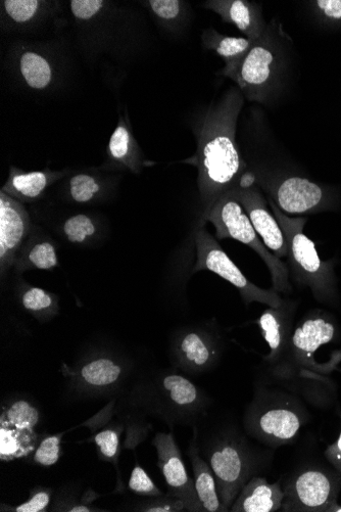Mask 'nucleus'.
Returning a JSON list of instances; mask_svg holds the SVG:
<instances>
[{
  "instance_id": "f257e3e1",
  "label": "nucleus",
  "mask_w": 341,
  "mask_h": 512,
  "mask_svg": "<svg viewBox=\"0 0 341 512\" xmlns=\"http://www.w3.org/2000/svg\"><path fill=\"white\" fill-rule=\"evenodd\" d=\"M245 105L240 89L231 87L203 115L197 127V155L193 165L199 170V190L203 214L227 192L236 188L248 164L236 142L237 122Z\"/></svg>"
},
{
  "instance_id": "f03ea898",
  "label": "nucleus",
  "mask_w": 341,
  "mask_h": 512,
  "mask_svg": "<svg viewBox=\"0 0 341 512\" xmlns=\"http://www.w3.org/2000/svg\"><path fill=\"white\" fill-rule=\"evenodd\" d=\"M198 445L214 473L225 511L252 478L269 471L275 452L233 425L216 430Z\"/></svg>"
},
{
  "instance_id": "7ed1b4c3",
  "label": "nucleus",
  "mask_w": 341,
  "mask_h": 512,
  "mask_svg": "<svg viewBox=\"0 0 341 512\" xmlns=\"http://www.w3.org/2000/svg\"><path fill=\"white\" fill-rule=\"evenodd\" d=\"M309 414L296 392L283 386H258L243 416V429L260 444L274 450L294 442Z\"/></svg>"
},
{
  "instance_id": "20e7f679",
  "label": "nucleus",
  "mask_w": 341,
  "mask_h": 512,
  "mask_svg": "<svg viewBox=\"0 0 341 512\" xmlns=\"http://www.w3.org/2000/svg\"><path fill=\"white\" fill-rule=\"evenodd\" d=\"M269 206L277 218L287 244L286 265L298 287L309 288L316 301L330 306L339 304L334 260L323 261L314 242L306 236L307 217H290L270 199Z\"/></svg>"
},
{
  "instance_id": "39448f33",
  "label": "nucleus",
  "mask_w": 341,
  "mask_h": 512,
  "mask_svg": "<svg viewBox=\"0 0 341 512\" xmlns=\"http://www.w3.org/2000/svg\"><path fill=\"white\" fill-rule=\"evenodd\" d=\"M338 337L335 319L323 310H313L296 324L283 360L267 369L279 385L296 391L302 381H316L328 372L317 361L318 352Z\"/></svg>"
},
{
  "instance_id": "423d86ee",
  "label": "nucleus",
  "mask_w": 341,
  "mask_h": 512,
  "mask_svg": "<svg viewBox=\"0 0 341 512\" xmlns=\"http://www.w3.org/2000/svg\"><path fill=\"white\" fill-rule=\"evenodd\" d=\"M288 42L281 23L273 19L231 77L248 101L268 104L276 97L287 69Z\"/></svg>"
},
{
  "instance_id": "0eeeda50",
  "label": "nucleus",
  "mask_w": 341,
  "mask_h": 512,
  "mask_svg": "<svg viewBox=\"0 0 341 512\" xmlns=\"http://www.w3.org/2000/svg\"><path fill=\"white\" fill-rule=\"evenodd\" d=\"M202 220L211 222L219 241L232 239L254 250L268 267L273 290L289 295L292 293L289 270L285 262L277 258L264 245L252 221L232 191L224 194Z\"/></svg>"
},
{
  "instance_id": "6e6552de",
  "label": "nucleus",
  "mask_w": 341,
  "mask_h": 512,
  "mask_svg": "<svg viewBox=\"0 0 341 512\" xmlns=\"http://www.w3.org/2000/svg\"><path fill=\"white\" fill-rule=\"evenodd\" d=\"M255 182L283 213L307 215L330 211L339 203L330 186L307 177L270 171H252Z\"/></svg>"
},
{
  "instance_id": "1a4fd4ad",
  "label": "nucleus",
  "mask_w": 341,
  "mask_h": 512,
  "mask_svg": "<svg viewBox=\"0 0 341 512\" xmlns=\"http://www.w3.org/2000/svg\"><path fill=\"white\" fill-rule=\"evenodd\" d=\"M150 403L169 425H192L204 416L210 399L186 377L169 371L150 388Z\"/></svg>"
},
{
  "instance_id": "9d476101",
  "label": "nucleus",
  "mask_w": 341,
  "mask_h": 512,
  "mask_svg": "<svg viewBox=\"0 0 341 512\" xmlns=\"http://www.w3.org/2000/svg\"><path fill=\"white\" fill-rule=\"evenodd\" d=\"M205 223L202 220L194 232L197 262L193 272L209 270L219 275L239 292L246 305L258 302L269 307H279L283 303L279 294L273 289L265 290L253 284L225 253L215 238L210 235Z\"/></svg>"
},
{
  "instance_id": "9b49d317",
  "label": "nucleus",
  "mask_w": 341,
  "mask_h": 512,
  "mask_svg": "<svg viewBox=\"0 0 341 512\" xmlns=\"http://www.w3.org/2000/svg\"><path fill=\"white\" fill-rule=\"evenodd\" d=\"M283 512H327L337 501L341 475L335 470L306 465L291 472L282 484Z\"/></svg>"
},
{
  "instance_id": "f8f14e48",
  "label": "nucleus",
  "mask_w": 341,
  "mask_h": 512,
  "mask_svg": "<svg viewBox=\"0 0 341 512\" xmlns=\"http://www.w3.org/2000/svg\"><path fill=\"white\" fill-rule=\"evenodd\" d=\"M231 191L249 215L268 250L279 259L286 258L288 251L283 230L268 200L256 184L253 172L248 171L243 175L239 184Z\"/></svg>"
},
{
  "instance_id": "ddd939ff",
  "label": "nucleus",
  "mask_w": 341,
  "mask_h": 512,
  "mask_svg": "<svg viewBox=\"0 0 341 512\" xmlns=\"http://www.w3.org/2000/svg\"><path fill=\"white\" fill-rule=\"evenodd\" d=\"M221 345L209 330L189 328L180 331L172 343V357L185 374L202 375L219 361Z\"/></svg>"
},
{
  "instance_id": "4468645a",
  "label": "nucleus",
  "mask_w": 341,
  "mask_h": 512,
  "mask_svg": "<svg viewBox=\"0 0 341 512\" xmlns=\"http://www.w3.org/2000/svg\"><path fill=\"white\" fill-rule=\"evenodd\" d=\"M153 445L158 453L161 470L171 496L181 500L186 511H205L194 482L187 474L181 451L172 433L157 434Z\"/></svg>"
},
{
  "instance_id": "2eb2a0df",
  "label": "nucleus",
  "mask_w": 341,
  "mask_h": 512,
  "mask_svg": "<svg viewBox=\"0 0 341 512\" xmlns=\"http://www.w3.org/2000/svg\"><path fill=\"white\" fill-rule=\"evenodd\" d=\"M299 303L294 300H283L279 307H269L256 321L261 334L270 348L264 357L267 369L278 365L286 355L292 334L295 331V318Z\"/></svg>"
},
{
  "instance_id": "dca6fc26",
  "label": "nucleus",
  "mask_w": 341,
  "mask_h": 512,
  "mask_svg": "<svg viewBox=\"0 0 341 512\" xmlns=\"http://www.w3.org/2000/svg\"><path fill=\"white\" fill-rule=\"evenodd\" d=\"M30 230V218L23 205L10 195L0 193V264L11 267Z\"/></svg>"
},
{
  "instance_id": "f3484780",
  "label": "nucleus",
  "mask_w": 341,
  "mask_h": 512,
  "mask_svg": "<svg viewBox=\"0 0 341 512\" xmlns=\"http://www.w3.org/2000/svg\"><path fill=\"white\" fill-rule=\"evenodd\" d=\"M204 7L254 41L260 39L268 27L262 7L249 0H210Z\"/></svg>"
},
{
  "instance_id": "a211bd4d",
  "label": "nucleus",
  "mask_w": 341,
  "mask_h": 512,
  "mask_svg": "<svg viewBox=\"0 0 341 512\" xmlns=\"http://www.w3.org/2000/svg\"><path fill=\"white\" fill-rule=\"evenodd\" d=\"M283 500L281 481L271 484L264 477L256 476L241 489L230 511L275 512L281 510Z\"/></svg>"
},
{
  "instance_id": "6ab92c4d",
  "label": "nucleus",
  "mask_w": 341,
  "mask_h": 512,
  "mask_svg": "<svg viewBox=\"0 0 341 512\" xmlns=\"http://www.w3.org/2000/svg\"><path fill=\"white\" fill-rule=\"evenodd\" d=\"M202 39L205 48L215 52L225 62V67L220 74L230 79L256 42L247 37L223 35L214 29L206 30Z\"/></svg>"
},
{
  "instance_id": "aec40b11",
  "label": "nucleus",
  "mask_w": 341,
  "mask_h": 512,
  "mask_svg": "<svg viewBox=\"0 0 341 512\" xmlns=\"http://www.w3.org/2000/svg\"><path fill=\"white\" fill-rule=\"evenodd\" d=\"M187 454L194 474V487H196L205 511H225L219 497L214 473L208 461L202 456L196 437L190 442Z\"/></svg>"
},
{
  "instance_id": "412c9836",
  "label": "nucleus",
  "mask_w": 341,
  "mask_h": 512,
  "mask_svg": "<svg viewBox=\"0 0 341 512\" xmlns=\"http://www.w3.org/2000/svg\"><path fill=\"white\" fill-rule=\"evenodd\" d=\"M63 173L50 171L22 172L12 168L3 192L13 198L33 201L39 198L53 181L62 177Z\"/></svg>"
},
{
  "instance_id": "4be33fe9",
  "label": "nucleus",
  "mask_w": 341,
  "mask_h": 512,
  "mask_svg": "<svg viewBox=\"0 0 341 512\" xmlns=\"http://www.w3.org/2000/svg\"><path fill=\"white\" fill-rule=\"evenodd\" d=\"M122 375V365L109 357L92 359L79 370L81 383L93 390L112 388L121 380Z\"/></svg>"
},
{
  "instance_id": "5701e85b",
  "label": "nucleus",
  "mask_w": 341,
  "mask_h": 512,
  "mask_svg": "<svg viewBox=\"0 0 341 512\" xmlns=\"http://www.w3.org/2000/svg\"><path fill=\"white\" fill-rule=\"evenodd\" d=\"M37 435L34 430H20L0 426V459L12 461L34 452Z\"/></svg>"
},
{
  "instance_id": "b1692460",
  "label": "nucleus",
  "mask_w": 341,
  "mask_h": 512,
  "mask_svg": "<svg viewBox=\"0 0 341 512\" xmlns=\"http://www.w3.org/2000/svg\"><path fill=\"white\" fill-rule=\"evenodd\" d=\"M109 152L112 159L126 166L134 173L140 171L136 145L131 132L123 122L119 123L111 136Z\"/></svg>"
},
{
  "instance_id": "393cba45",
  "label": "nucleus",
  "mask_w": 341,
  "mask_h": 512,
  "mask_svg": "<svg viewBox=\"0 0 341 512\" xmlns=\"http://www.w3.org/2000/svg\"><path fill=\"white\" fill-rule=\"evenodd\" d=\"M40 412L31 402L16 400L5 405L0 416V426L20 430H34L39 424Z\"/></svg>"
},
{
  "instance_id": "a878e982",
  "label": "nucleus",
  "mask_w": 341,
  "mask_h": 512,
  "mask_svg": "<svg viewBox=\"0 0 341 512\" xmlns=\"http://www.w3.org/2000/svg\"><path fill=\"white\" fill-rule=\"evenodd\" d=\"M20 68L26 83L33 89H44L52 82V67L41 55L25 53L21 58Z\"/></svg>"
},
{
  "instance_id": "bb28decb",
  "label": "nucleus",
  "mask_w": 341,
  "mask_h": 512,
  "mask_svg": "<svg viewBox=\"0 0 341 512\" xmlns=\"http://www.w3.org/2000/svg\"><path fill=\"white\" fill-rule=\"evenodd\" d=\"M148 4L155 17L168 27H178L186 17V3L179 0H151Z\"/></svg>"
},
{
  "instance_id": "cd10ccee",
  "label": "nucleus",
  "mask_w": 341,
  "mask_h": 512,
  "mask_svg": "<svg viewBox=\"0 0 341 512\" xmlns=\"http://www.w3.org/2000/svg\"><path fill=\"white\" fill-rule=\"evenodd\" d=\"M63 230L70 243L82 244L95 235L96 227L90 217L79 214L69 218L64 223Z\"/></svg>"
},
{
  "instance_id": "c85d7f7f",
  "label": "nucleus",
  "mask_w": 341,
  "mask_h": 512,
  "mask_svg": "<svg viewBox=\"0 0 341 512\" xmlns=\"http://www.w3.org/2000/svg\"><path fill=\"white\" fill-rule=\"evenodd\" d=\"M100 191V183L91 175L77 174L70 180V194L77 203L90 202Z\"/></svg>"
},
{
  "instance_id": "c756f323",
  "label": "nucleus",
  "mask_w": 341,
  "mask_h": 512,
  "mask_svg": "<svg viewBox=\"0 0 341 512\" xmlns=\"http://www.w3.org/2000/svg\"><path fill=\"white\" fill-rule=\"evenodd\" d=\"M30 264L41 270H51L59 265L56 247L51 242L36 244L28 254Z\"/></svg>"
},
{
  "instance_id": "7c9ffc66",
  "label": "nucleus",
  "mask_w": 341,
  "mask_h": 512,
  "mask_svg": "<svg viewBox=\"0 0 341 512\" xmlns=\"http://www.w3.org/2000/svg\"><path fill=\"white\" fill-rule=\"evenodd\" d=\"M23 307L33 314L45 313L55 307V297L40 288H29L22 297Z\"/></svg>"
},
{
  "instance_id": "2f4dec72",
  "label": "nucleus",
  "mask_w": 341,
  "mask_h": 512,
  "mask_svg": "<svg viewBox=\"0 0 341 512\" xmlns=\"http://www.w3.org/2000/svg\"><path fill=\"white\" fill-rule=\"evenodd\" d=\"M310 6L322 24L330 27L341 26V0H316Z\"/></svg>"
},
{
  "instance_id": "473e14b6",
  "label": "nucleus",
  "mask_w": 341,
  "mask_h": 512,
  "mask_svg": "<svg viewBox=\"0 0 341 512\" xmlns=\"http://www.w3.org/2000/svg\"><path fill=\"white\" fill-rule=\"evenodd\" d=\"M8 16L16 23L30 22L40 9L41 3L36 0H7L3 2Z\"/></svg>"
},
{
  "instance_id": "72a5a7b5",
  "label": "nucleus",
  "mask_w": 341,
  "mask_h": 512,
  "mask_svg": "<svg viewBox=\"0 0 341 512\" xmlns=\"http://www.w3.org/2000/svg\"><path fill=\"white\" fill-rule=\"evenodd\" d=\"M61 441L60 436L46 437L41 441L38 448L34 452V460L42 467H52L55 465L61 455Z\"/></svg>"
},
{
  "instance_id": "f704fd0d",
  "label": "nucleus",
  "mask_w": 341,
  "mask_h": 512,
  "mask_svg": "<svg viewBox=\"0 0 341 512\" xmlns=\"http://www.w3.org/2000/svg\"><path fill=\"white\" fill-rule=\"evenodd\" d=\"M129 489L142 496L157 497L163 495L148 474L136 464L129 480Z\"/></svg>"
},
{
  "instance_id": "c9c22d12",
  "label": "nucleus",
  "mask_w": 341,
  "mask_h": 512,
  "mask_svg": "<svg viewBox=\"0 0 341 512\" xmlns=\"http://www.w3.org/2000/svg\"><path fill=\"white\" fill-rule=\"evenodd\" d=\"M137 509L145 512H180L185 510V506L181 500L170 494H163L157 497H149Z\"/></svg>"
},
{
  "instance_id": "e433bc0d",
  "label": "nucleus",
  "mask_w": 341,
  "mask_h": 512,
  "mask_svg": "<svg viewBox=\"0 0 341 512\" xmlns=\"http://www.w3.org/2000/svg\"><path fill=\"white\" fill-rule=\"evenodd\" d=\"M94 441L107 459H113L118 454L120 437L116 431L111 429L102 431L95 435Z\"/></svg>"
},
{
  "instance_id": "4c0bfd02",
  "label": "nucleus",
  "mask_w": 341,
  "mask_h": 512,
  "mask_svg": "<svg viewBox=\"0 0 341 512\" xmlns=\"http://www.w3.org/2000/svg\"><path fill=\"white\" fill-rule=\"evenodd\" d=\"M105 7L102 0H73L70 3L72 14L79 20H90Z\"/></svg>"
},
{
  "instance_id": "58836bf2",
  "label": "nucleus",
  "mask_w": 341,
  "mask_h": 512,
  "mask_svg": "<svg viewBox=\"0 0 341 512\" xmlns=\"http://www.w3.org/2000/svg\"><path fill=\"white\" fill-rule=\"evenodd\" d=\"M51 502V492L48 490H38L33 493L28 501L15 507L16 512H43Z\"/></svg>"
},
{
  "instance_id": "ea45409f",
  "label": "nucleus",
  "mask_w": 341,
  "mask_h": 512,
  "mask_svg": "<svg viewBox=\"0 0 341 512\" xmlns=\"http://www.w3.org/2000/svg\"><path fill=\"white\" fill-rule=\"evenodd\" d=\"M324 454L333 469L341 475V431L337 440L327 447Z\"/></svg>"
},
{
  "instance_id": "a19ab883",
  "label": "nucleus",
  "mask_w": 341,
  "mask_h": 512,
  "mask_svg": "<svg viewBox=\"0 0 341 512\" xmlns=\"http://www.w3.org/2000/svg\"><path fill=\"white\" fill-rule=\"evenodd\" d=\"M67 511L70 512H90L94 511L93 508L87 506V505H74L73 507H70Z\"/></svg>"
},
{
  "instance_id": "79ce46f5",
  "label": "nucleus",
  "mask_w": 341,
  "mask_h": 512,
  "mask_svg": "<svg viewBox=\"0 0 341 512\" xmlns=\"http://www.w3.org/2000/svg\"><path fill=\"white\" fill-rule=\"evenodd\" d=\"M327 512H341V505H339L338 502L335 501L329 506Z\"/></svg>"
}]
</instances>
